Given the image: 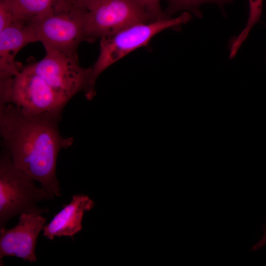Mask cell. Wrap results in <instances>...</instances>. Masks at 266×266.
I'll use <instances>...</instances> for the list:
<instances>
[{
	"label": "cell",
	"instance_id": "obj_1",
	"mask_svg": "<svg viewBox=\"0 0 266 266\" xmlns=\"http://www.w3.org/2000/svg\"><path fill=\"white\" fill-rule=\"evenodd\" d=\"M61 117L28 113L11 102L0 108L2 148L14 165L39 182L52 199L61 196L56 176L58 154L73 142L72 137L61 135L58 128Z\"/></svg>",
	"mask_w": 266,
	"mask_h": 266
},
{
	"label": "cell",
	"instance_id": "obj_2",
	"mask_svg": "<svg viewBox=\"0 0 266 266\" xmlns=\"http://www.w3.org/2000/svg\"><path fill=\"white\" fill-rule=\"evenodd\" d=\"M191 19L190 13L184 11L176 18L169 16L136 24L100 38V54L95 64L91 66L93 84L95 86L99 75L108 66L131 52L147 45L160 32L185 24Z\"/></svg>",
	"mask_w": 266,
	"mask_h": 266
},
{
	"label": "cell",
	"instance_id": "obj_3",
	"mask_svg": "<svg viewBox=\"0 0 266 266\" xmlns=\"http://www.w3.org/2000/svg\"><path fill=\"white\" fill-rule=\"evenodd\" d=\"M34 180L18 168L2 148L0 157V228L17 215L39 208L37 203L53 199Z\"/></svg>",
	"mask_w": 266,
	"mask_h": 266
},
{
	"label": "cell",
	"instance_id": "obj_4",
	"mask_svg": "<svg viewBox=\"0 0 266 266\" xmlns=\"http://www.w3.org/2000/svg\"><path fill=\"white\" fill-rule=\"evenodd\" d=\"M86 13L85 10L58 6L32 22L37 41L42 43L45 50H56L77 57V47L86 40Z\"/></svg>",
	"mask_w": 266,
	"mask_h": 266
},
{
	"label": "cell",
	"instance_id": "obj_5",
	"mask_svg": "<svg viewBox=\"0 0 266 266\" xmlns=\"http://www.w3.org/2000/svg\"><path fill=\"white\" fill-rule=\"evenodd\" d=\"M46 52L41 60L30 65L33 71L68 101L80 91L91 100L96 95L92 67H81L77 57L53 50Z\"/></svg>",
	"mask_w": 266,
	"mask_h": 266
},
{
	"label": "cell",
	"instance_id": "obj_6",
	"mask_svg": "<svg viewBox=\"0 0 266 266\" xmlns=\"http://www.w3.org/2000/svg\"><path fill=\"white\" fill-rule=\"evenodd\" d=\"M151 21L135 0H95L86 10V40L93 41L132 25Z\"/></svg>",
	"mask_w": 266,
	"mask_h": 266
},
{
	"label": "cell",
	"instance_id": "obj_7",
	"mask_svg": "<svg viewBox=\"0 0 266 266\" xmlns=\"http://www.w3.org/2000/svg\"><path fill=\"white\" fill-rule=\"evenodd\" d=\"M68 101L37 75L30 65L14 78L11 102L26 113L61 115Z\"/></svg>",
	"mask_w": 266,
	"mask_h": 266
},
{
	"label": "cell",
	"instance_id": "obj_8",
	"mask_svg": "<svg viewBox=\"0 0 266 266\" xmlns=\"http://www.w3.org/2000/svg\"><path fill=\"white\" fill-rule=\"evenodd\" d=\"M48 211L47 208L39 207L22 213L15 227L0 228V259L13 256L31 263L36 262L37 239L46 221L42 214Z\"/></svg>",
	"mask_w": 266,
	"mask_h": 266
},
{
	"label": "cell",
	"instance_id": "obj_9",
	"mask_svg": "<svg viewBox=\"0 0 266 266\" xmlns=\"http://www.w3.org/2000/svg\"><path fill=\"white\" fill-rule=\"evenodd\" d=\"M36 41L30 21L17 20L0 30V78H14L21 71L24 67L15 56L25 46Z\"/></svg>",
	"mask_w": 266,
	"mask_h": 266
},
{
	"label": "cell",
	"instance_id": "obj_10",
	"mask_svg": "<svg viewBox=\"0 0 266 266\" xmlns=\"http://www.w3.org/2000/svg\"><path fill=\"white\" fill-rule=\"evenodd\" d=\"M94 205V201L88 195H73L70 202L65 204L52 220L44 226L43 236L50 240L56 236L73 237L82 229L84 213L92 210Z\"/></svg>",
	"mask_w": 266,
	"mask_h": 266
},
{
	"label": "cell",
	"instance_id": "obj_11",
	"mask_svg": "<svg viewBox=\"0 0 266 266\" xmlns=\"http://www.w3.org/2000/svg\"><path fill=\"white\" fill-rule=\"evenodd\" d=\"M12 10L17 20L33 22L56 8L60 0H0Z\"/></svg>",
	"mask_w": 266,
	"mask_h": 266
},
{
	"label": "cell",
	"instance_id": "obj_12",
	"mask_svg": "<svg viewBox=\"0 0 266 266\" xmlns=\"http://www.w3.org/2000/svg\"><path fill=\"white\" fill-rule=\"evenodd\" d=\"M250 12L247 23L242 32L233 38L230 43V58H233L243 41L254 26L260 19L262 10L263 0H248Z\"/></svg>",
	"mask_w": 266,
	"mask_h": 266
},
{
	"label": "cell",
	"instance_id": "obj_13",
	"mask_svg": "<svg viewBox=\"0 0 266 266\" xmlns=\"http://www.w3.org/2000/svg\"><path fill=\"white\" fill-rule=\"evenodd\" d=\"M168 3V7L166 10V14L169 15L174 13L184 10L190 12L195 16L200 18L202 13L200 7L206 3L216 4L222 9L226 4L231 3L233 0H166Z\"/></svg>",
	"mask_w": 266,
	"mask_h": 266
},
{
	"label": "cell",
	"instance_id": "obj_14",
	"mask_svg": "<svg viewBox=\"0 0 266 266\" xmlns=\"http://www.w3.org/2000/svg\"><path fill=\"white\" fill-rule=\"evenodd\" d=\"M153 21L169 16L165 13L161 7V0H135Z\"/></svg>",
	"mask_w": 266,
	"mask_h": 266
},
{
	"label": "cell",
	"instance_id": "obj_15",
	"mask_svg": "<svg viewBox=\"0 0 266 266\" xmlns=\"http://www.w3.org/2000/svg\"><path fill=\"white\" fill-rule=\"evenodd\" d=\"M16 20L11 9L4 2L0 1V30L9 26Z\"/></svg>",
	"mask_w": 266,
	"mask_h": 266
},
{
	"label": "cell",
	"instance_id": "obj_16",
	"mask_svg": "<svg viewBox=\"0 0 266 266\" xmlns=\"http://www.w3.org/2000/svg\"><path fill=\"white\" fill-rule=\"evenodd\" d=\"M95 0H60L59 6L71 7L86 10Z\"/></svg>",
	"mask_w": 266,
	"mask_h": 266
},
{
	"label": "cell",
	"instance_id": "obj_17",
	"mask_svg": "<svg viewBox=\"0 0 266 266\" xmlns=\"http://www.w3.org/2000/svg\"><path fill=\"white\" fill-rule=\"evenodd\" d=\"M266 244V226L264 228V234L262 238L252 247V250L256 251L264 246Z\"/></svg>",
	"mask_w": 266,
	"mask_h": 266
}]
</instances>
